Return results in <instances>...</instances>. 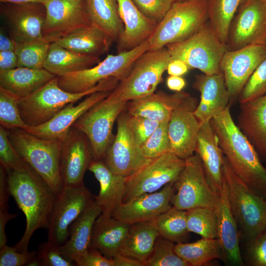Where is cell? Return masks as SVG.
<instances>
[{"mask_svg": "<svg viewBox=\"0 0 266 266\" xmlns=\"http://www.w3.org/2000/svg\"><path fill=\"white\" fill-rule=\"evenodd\" d=\"M193 87L200 94L194 113L201 124L210 121L229 106L230 96L221 71L213 75H196Z\"/></svg>", "mask_w": 266, "mask_h": 266, "instance_id": "24", "label": "cell"}, {"mask_svg": "<svg viewBox=\"0 0 266 266\" xmlns=\"http://www.w3.org/2000/svg\"><path fill=\"white\" fill-rule=\"evenodd\" d=\"M266 93V59L257 67L242 90L238 98L244 103Z\"/></svg>", "mask_w": 266, "mask_h": 266, "instance_id": "46", "label": "cell"}, {"mask_svg": "<svg viewBox=\"0 0 266 266\" xmlns=\"http://www.w3.org/2000/svg\"><path fill=\"white\" fill-rule=\"evenodd\" d=\"M177 255L186 262L189 266H202L212 260L223 256L216 238L201 239L193 242H180L174 245Z\"/></svg>", "mask_w": 266, "mask_h": 266, "instance_id": "37", "label": "cell"}, {"mask_svg": "<svg viewBox=\"0 0 266 266\" xmlns=\"http://www.w3.org/2000/svg\"><path fill=\"white\" fill-rule=\"evenodd\" d=\"M43 39L50 43L91 24L85 0H46Z\"/></svg>", "mask_w": 266, "mask_h": 266, "instance_id": "15", "label": "cell"}, {"mask_svg": "<svg viewBox=\"0 0 266 266\" xmlns=\"http://www.w3.org/2000/svg\"><path fill=\"white\" fill-rule=\"evenodd\" d=\"M174 183L166 185L160 191L121 202L114 210L112 217L129 225L153 220L172 206Z\"/></svg>", "mask_w": 266, "mask_h": 266, "instance_id": "21", "label": "cell"}, {"mask_svg": "<svg viewBox=\"0 0 266 266\" xmlns=\"http://www.w3.org/2000/svg\"><path fill=\"white\" fill-rule=\"evenodd\" d=\"M101 213L100 207L94 200L71 224L67 240L59 246L65 258L75 263L89 247L94 223Z\"/></svg>", "mask_w": 266, "mask_h": 266, "instance_id": "30", "label": "cell"}, {"mask_svg": "<svg viewBox=\"0 0 266 266\" xmlns=\"http://www.w3.org/2000/svg\"><path fill=\"white\" fill-rule=\"evenodd\" d=\"M16 42L1 29L0 32V51L15 50Z\"/></svg>", "mask_w": 266, "mask_h": 266, "instance_id": "59", "label": "cell"}, {"mask_svg": "<svg viewBox=\"0 0 266 266\" xmlns=\"http://www.w3.org/2000/svg\"><path fill=\"white\" fill-rule=\"evenodd\" d=\"M93 160V149L88 138L72 127L62 141L60 171L63 186L84 185V174Z\"/></svg>", "mask_w": 266, "mask_h": 266, "instance_id": "19", "label": "cell"}, {"mask_svg": "<svg viewBox=\"0 0 266 266\" xmlns=\"http://www.w3.org/2000/svg\"><path fill=\"white\" fill-rule=\"evenodd\" d=\"M254 44L266 45V4L262 0H246L241 4L227 35L228 50Z\"/></svg>", "mask_w": 266, "mask_h": 266, "instance_id": "14", "label": "cell"}, {"mask_svg": "<svg viewBox=\"0 0 266 266\" xmlns=\"http://www.w3.org/2000/svg\"><path fill=\"white\" fill-rule=\"evenodd\" d=\"M185 165V160L168 152L152 159L132 175L126 177L123 202L161 189L175 182Z\"/></svg>", "mask_w": 266, "mask_h": 266, "instance_id": "12", "label": "cell"}, {"mask_svg": "<svg viewBox=\"0 0 266 266\" xmlns=\"http://www.w3.org/2000/svg\"><path fill=\"white\" fill-rule=\"evenodd\" d=\"M140 12L149 19L159 23L172 5L179 0H133Z\"/></svg>", "mask_w": 266, "mask_h": 266, "instance_id": "47", "label": "cell"}, {"mask_svg": "<svg viewBox=\"0 0 266 266\" xmlns=\"http://www.w3.org/2000/svg\"><path fill=\"white\" fill-rule=\"evenodd\" d=\"M37 254L43 266H74L75 263L65 258L59 246L47 241L38 246Z\"/></svg>", "mask_w": 266, "mask_h": 266, "instance_id": "49", "label": "cell"}, {"mask_svg": "<svg viewBox=\"0 0 266 266\" xmlns=\"http://www.w3.org/2000/svg\"><path fill=\"white\" fill-rule=\"evenodd\" d=\"M0 162L7 173L24 168L29 164L15 148L5 129L0 126Z\"/></svg>", "mask_w": 266, "mask_h": 266, "instance_id": "44", "label": "cell"}, {"mask_svg": "<svg viewBox=\"0 0 266 266\" xmlns=\"http://www.w3.org/2000/svg\"><path fill=\"white\" fill-rule=\"evenodd\" d=\"M210 123L234 173L252 190L266 197V168L255 147L235 124L230 106Z\"/></svg>", "mask_w": 266, "mask_h": 266, "instance_id": "2", "label": "cell"}, {"mask_svg": "<svg viewBox=\"0 0 266 266\" xmlns=\"http://www.w3.org/2000/svg\"><path fill=\"white\" fill-rule=\"evenodd\" d=\"M130 227V225L113 217H105L100 214L93 226L90 246L112 259L119 253Z\"/></svg>", "mask_w": 266, "mask_h": 266, "instance_id": "31", "label": "cell"}, {"mask_svg": "<svg viewBox=\"0 0 266 266\" xmlns=\"http://www.w3.org/2000/svg\"><path fill=\"white\" fill-rule=\"evenodd\" d=\"M119 80L109 77L101 80L92 88L80 93H71L63 89L56 76L29 96L19 100L21 117L28 126L43 124L70 103L98 91H112Z\"/></svg>", "mask_w": 266, "mask_h": 266, "instance_id": "3", "label": "cell"}, {"mask_svg": "<svg viewBox=\"0 0 266 266\" xmlns=\"http://www.w3.org/2000/svg\"><path fill=\"white\" fill-rule=\"evenodd\" d=\"M195 152L202 162L208 184L214 192L219 194L223 180L224 155L210 121L201 124Z\"/></svg>", "mask_w": 266, "mask_h": 266, "instance_id": "26", "label": "cell"}, {"mask_svg": "<svg viewBox=\"0 0 266 266\" xmlns=\"http://www.w3.org/2000/svg\"><path fill=\"white\" fill-rule=\"evenodd\" d=\"M266 4V0H262Z\"/></svg>", "mask_w": 266, "mask_h": 266, "instance_id": "61", "label": "cell"}, {"mask_svg": "<svg viewBox=\"0 0 266 266\" xmlns=\"http://www.w3.org/2000/svg\"><path fill=\"white\" fill-rule=\"evenodd\" d=\"M198 104L190 95L172 112L168 122V152L184 160L195 152L201 126L194 113Z\"/></svg>", "mask_w": 266, "mask_h": 266, "instance_id": "18", "label": "cell"}, {"mask_svg": "<svg viewBox=\"0 0 266 266\" xmlns=\"http://www.w3.org/2000/svg\"><path fill=\"white\" fill-rule=\"evenodd\" d=\"M17 216L15 214L9 213L8 210L0 209V249L7 245V238L5 233L7 223Z\"/></svg>", "mask_w": 266, "mask_h": 266, "instance_id": "55", "label": "cell"}, {"mask_svg": "<svg viewBox=\"0 0 266 266\" xmlns=\"http://www.w3.org/2000/svg\"><path fill=\"white\" fill-rule=\"evenodd\" d=\"M190 95L184 91L168 94L162 91L127 103L128 114L141 116L159 123L168 121L172 112Z\"/></svg>", "mask_w": 266, "mask_h": 266, "instance_id": "28", "label": "cell"}, {"mask_svg": "<svg viewBox=\"0 0 266 266\" xmlns=\"http://www.w3.org/2000/svg\"><path fill=\"white\" fill-rule=\"evenodd\" d=\"M51 43L44 39L16 43L15 50L18 67L34 69L44 68Z\"/></svg>", "mask_w": 266, "mask_h": 266, "instance_id": "40", "label": "cell"}, {"mask_svg": "<svg viewBox=\"0 0 266 266\" xmlns=\"http://www.w3.org/2000/svg\"><path fill=\"white\" fill-rule=\"evenodd\" d=\"M149 48L147 39L132 50L117 55H108L103 60L90 68L58 76V84L63 89L76 93L88 90L109 77H115L120 81Z\"/></svg>", "mask_w": 266, "mask_h": 266, "instance_id": "8", "label": "cell"}, {"mask_svg": "<svg viewBox=\"0 0 266 266\" xmlns=\"http://www.w3.org/2000/svg\"><path fill=\"white\" fill-rule=\"evenodd\" d=\"M246 0H208V22L220 41L226 45L232 21Z\"/></svg>", "mask_w": 266, "mask_h": 266, "instance_id": "38", "label": "cell"}, {"mask_svg": "<svg viewBox=\"0 0 266 266\" xmlns=\"http://www.w3.org/2000/svg\"><path fill=\"white\" fill-rule=\"evenodd\" d=\"M248 263L252 266H266V228L248 242Z\"/></svg>", "mask_w": 266, "mask_h": 266, "instance_id": "51", "label": "cell"}, {"mask_svg": "<svg viewBox=\"0 0 266 266\" xmlns=\"http://www.w3.org/2000/svg\"></svg>", "mask_w": 266, "mask_h": 266, "instance_id": "62", "label": "cell"}, {"mask_svg": "<svg viewBox=\"0 0 266 266\" xmlns=\"http://www.w3.org/2000/svg\"><path fill=\"white\" fill-rule=\"evenodd\" d=\"M113 42L108 35L91 24L54 42L78 53L100 57L109 51Z\"/></svg>", "mask_w": 266, "mask_h": 266, "instance_id": "33", "label": "cell"}, {"mask_svg": "<svg viewBox=\"0 0 266 266\" xmlns=\"http://www.w3.org/2000/svg\"><path fill=\"white\" fill-rule=\"evenodd\" d=\"M166 84L170 90L180 92L185 86L186 81L181 76L169 75L166 79Z\"/></svg>", "mask_w": 266, "mask_h": 266, "instance_id": "58", "label": "cell"}, {"mask_svg": "<svg viewBox=\"0 0 266 266\" xmlns=\"http://www.w3.org/2000/svg\"><path fill=\"white\" fill-rule=\"evenodd\" d=\"M208 21V0L177 1L148 38L149 50L182 42L197 32Z\"/></svg>", "mask_w": 266, "mask_h": 266, "instance_id": "4", "label": "cell"}, {"mask_svg": "<svg viewBox=\"0 0 266 266\" xmlns=\"http://www.w3.org/2000/svg\"><path fill=\"white\" fill-rule=\"evenodd\" d=\"M88 169L100 184L99 193L94 200L101 209L100 214L112 217L115 209L123 202L126 177L113 172L102 160H93Z\"/></svg>", "mask_w": 266, "mask_h": 266, "instance_id": "27", "label": "cell"}, {"mask_svg": "<svg viewBox=\"0 0 266 266\" xmlns=\"http://www.w3.org/2000/svg\"><path fill=\"white\" fill-rule=\"evenodd\" d=\"M160 236L173 243L186 242L189 232L186 211L172 206L152 220Z\"/></svg>", "mask_w": 266, "mask_h": 266, "instance_id": "39", "label": "cell"}, {"mask_svg": "<svg viewBox=\"0 0 266 266\" xmlns=\"http://www.w3.org/2000/svg\"><path fill=\"white\" fill-rule=\"evenodd\" d=\"M127 122L136 143L140 147L157 129L159 123L150 119L127 115Z\"/></svg>", "mask_w": 266, "mask_h": 266, "instance_id": "48", "label": "cell"}, {"mask_svg": "<svg viewBox=\"0 0 266 266\" xmlns=\"http://www.w3.org/2000/svg\"><path fill=\"white\" fill-rule=\"evenodd\" d=\"M172 60L166 47L145 52L111 91V94L116 99L128 102L154 93Z\"/></svg>", "mask_w": 266, "mask_h": 266, "instance_id": "7", "label": "cell"}, {"mask_svg": "<svg viewBox=\"0 0 266 266\" xmlns=\"http://www.w3.org/2000/svg\"><path fill=\"white\" fill-rule=\"evenodd\" d=\"M1 3L12 4H26L30 3H39L44 4L46 0H0Z\"/></svg>", "mask_w": 266, "mask_h": 266, "instance_id": "60", "label": "cell"}, {"mask_svg": "<svg viewBox=\"0 0 266 266\" xmlns=\"http://www.w3.org/2000/svg\"><path fill=\"white\" fill-rule=\"evenodd\" d=\"M111 91L93 93L76 105L69 103L47 122L25 131L39 138L63 140L75 122L95 104L105 98Z\"/></svg>", "mask_w": 266, "mask_h": 266, "instance_id": "23", "label": "cell"}, {"mask_svg": "<svg viewBox=\"0 0 266 266\" xmlns=\"http://www.w3.org/2000/svg\"><path fill=\"white\" fill-rule=\"evenodd\" d=\"M10 195L8 176L3 167L0 166V209L8 210V201Z\"/></svg>", "mask_w": 266, "mask_h": 266, "instance_id": "53", "label": "cell"}, {"mask_svg": "<svg viewBox=\"0 0 266 266\" xmlns=\"http://www.w3.org/2000/svg\"><path fill=\"white\" fill-rule=\"evenodd\" d=\"M56 76L44 68L17 67L0 72V87L20 100L29 96Z\"/></svg>", "mask_w": 266, "mask_h": 266, "instance_id": "32", "label": "cell"}, {"mask_svg": "<svg viewBox=\"0 0 266 266\" xmlns=\"http://www.w3.org/2000/svg\"><path fill=\"white\" fill-rule=\"evenodd\" d=\"M214 209L217 216L216 239L221 248L223 261L232 266H243L239 247L238 227L230 207L227 185L224 176Z\"/></svg>", "mask_w": 266, "mask_h": 266, "instance_id": "22", "label": "cell"}, {"mask_svg": "<svg viewBox=\"0 0 266 266\" xmlns=\"http://www.w3.org/2000/svg\"><path fill=\"white\" fill-rule=\"evenodd\" d=\"M77 266H115L113 259L104 256L91 246L75 261Z\"/></svg>", "mask_w": 266, "mask_h": 266, "instance_id": "52", "label": "cell"}, {"mask_svg": "<svg viewBox=\"0 0 266 266\" xmlns=\"http://www.w3.org/2000/svg\"><path fill=\"white\" fill-rule=\"evenodd\" d=\"M18 67V59L15 50L0 51V72Z\"/></svg>", "mask_w": 266, "mask_h": 266, "instance_id": "54", "label": "cell"}, {"mask_svg": "<svg viewBox=\"0 0 266 266\" xmlns=\"http://www.w3.org/2000/svg\"><path fill=\"white\" fill-rule=\"evenodd\" d=\"M159 235L152 221L130 225L119 253L136 259L143 266L151 256Z\"/></svg>", "mask_w": 266, "mask_h": 266, "instance_id": "34", "label": "cell"}, {"mask_svg": "<svg viewBox=\"0 0 266 266\" xmlns=\"http://www.w3.org/2000/svg\"><path fill=\"white\" fill-rule=\"evenodd\" d=\"M190 69L188 65L179 60H173L168 64L166 71L169 75L182 76Z\"/></svg>", "mask_w": 266, "mask_h": 266, "instance_id": "56", "label": "cell"}, {"mask_svg": "<svg viewBox=\"0 0 266 266\" xmlns=\"http://www.w3.org/2000/svg\"><path fill=\"white\" fill-rule=\"evenodd\" d=\"M0 13L9 30V35L16 43L44 39L42 29L46 11L39 3H2Z\"/></svg>", "mask_w": 266, "mask_h": 266, "instance_id": "20", "label": "cell"}, {"mask_svg": "<svg viewBox=\"0 0 266 266\" xmlns=\"http://www.w3.org/2000/svg\"><path fill=\"white\" fill-rule=\"evenodd\" d=\"M124 30L117 41V53L133 49L147 39L158 24L145 15L133 0H117Z\"/></svg>", "mask_w": 266, "mask_h": 266, "instance_id": "25", "label": "cell"}, {"mask_svg": "<svg viewBox=\"0 0 266 266\" xmlns=\"http://www.w3.org/2000/svg\"><path fill=\"white\" fill-rule=\"evenodd\" d=\"M94 200L84 185L63 186L54 205L48 228V241L57 246L64 244L69 237L71 224Z\"/></svg>", "mask_w": 266, "mask_h": 266, "instance_id": "13", "label": "cell"}, {"mask_svg": "<svg viewBox=\"0 0 266 266\" xmlns=\"http://www.w3.org/2000/svg\"><path fill=\"white\" fill-rule=\"evenodd\" d=\"M112 259L115 266H143L142 263L136 259L120 253L115 255Z\"/></svg>", "mask_w": 266, "mask_h": 266, "instance_id": "57", "label": "cell"}, {"mask_svg": "<svg viewBox=\"0 0 266 266\" xmlns=\"http://www.w3.org/2000/svg\"><path fill=\"white\" fill-rule=\"evenodd\" d=\"M7 174L10 196L26 219L25 232L13 247L19 252L27 251L35 231L48 229L57 195L29 165Z\"/></svg>", "mask_w": 266, "mask_h": 266, "instance_id": "1", "label": "cell"}, {"mask_svg": "<svg viewBox=\"0 0 266 266\" xmlns=\"http://www.w3.org/2000/svg\"><path fill=\"white\" fill-rule=\"evenodd\" d=\"M127 103L116 99L110 92L73 124L72 127L83 132L88 138L94 160H102L104 157L115 137L112 133L114 122L125 109Z\"/></svg>", "mask_w": 266, "mask_h": 266, "instance_id": "10", "label": "cell"}, {"mask_svg": "<svg viewBox=\"0 0 266 266\" xmlns=\"http://www.w3.org/2000/svg\"><path fill=\"white\" fill-rule=\"evenodd\" d=\"M19 100L0 87V123L6 130L28 127L23 121L19 108Z\"/></svg>", "mask_w": 266, "mask_h": 266, "instance_id": "42", "label": "cell"}, {"mask_svg": "<svg viewBox=\"0 0 266 266\" xmlns=\"http://www.w3.org/2000/svg\"><path fill=\"white\" fill-rule=\"evenodd\" d=\"M37 256V251L19 252L6 245L0 249V266H28Z\"/></svg>", "mask_w": 266, "mask_h": 266, "instance_id": "50", "label": "cell"}, {"mask_svg": "<svg viewBox=\"0 0 266 266\" xmlns=\"http://www.w3.org/2000/svg\"><path fill=\"white\" fill-rule=\"evenodd\" d=\"M237 126L258 154L266 157V93L240 103Z\"/></svg>", "mask_w": 266, "mask_h": 266, "instance_id": "29", "label": "cell"}, {"mask_svg": "<svg viewBox=\"0 0 266 266\" xmlns=\"http://www.w3.org/2000/svg\"><path fill=\"white\" fill-rule=\"evenodd\" d=\"M85 1L91 24L117 42L124 30L117 0H85Z\"/></svg>", "mask_w": 266, "mask_h": 266, "instance_id": "36", "label": "cell"}, {"mask_svg": "<svg viewBox=\"0 0 266 266\" xmlns=\"http://www.w3.org/2000/svg\"><path fill=\"white\" fill-rule=\"evenodd\" d=\"M172 206L188 210L198 207L215 208L219 194L214 192L207 180L203 165L196 153L185 159V166L174 183Z\"/></svg>", "mask_w": 266, "mask_h": 266, "instance_id": "11", "label": "cell"}, {"mask_svg": "<svg viewBox=\"0 0 266 266\" xmlns=\"http://www.w3.org/2000/svg\"><path fill=\"white\" fill-rule=\"evenodd\" d=\"M188 231L207 238H216L217 216L214 208L198 207L186 211Z\"/></svg>", "mask_w": 266, "mask_h": 266, "instance_id": "41", "label": "cell"}, {"mask_svg": "<svg viewBox=\"0 0 266 266\" xmlns=\"http://www.w3.org/2000/svg\"><path fill=\"white\" fill-rule=\"evenodd\" d=\"M114 173L127 177L147 164V158L136 143L127 122V115L117 119V131L102 159Z\"/></svg>", "mask_w": 266, "mask_h": 266, "instance_id": "17", "label": "cell"}, {"mask_svg": "<svg viewBox=\"0 0 266 266\" xmlns=\"http://www.w3.org/2000/svg\"><path fill=\"white\" fill-rule=\"evenodd\" d=\"M166 47L172 60L182 61L190 69H197L207 75L221 72L220 63L228 50L227 45L219 39L208 21L188 38Z\"/></svg>", "mask_w": 266, "mask_h": 266, "instance_id": "9", "label": "cell"}, {"mask_svg": "<svg viewBox=\"0 0 266 266\" xmlns=\"http://www.w3.org/2000/svg\"><path fill=\"white\" fill-rule=\"evenodd\" d=\"M223 174L232 212L248 243L266 228V199L234 173L225 156Z\"/></svg>", "mask_w": 266, "mask_h": 266, "instance_id": "6", "label": "cell"}, {"mask_svg": "<svg viewBox=\"0 0 266 266\" xmlns=\"http://www.w3.org/2000/svg\"><path fill=\"white\" fill-rule=\"evenodd\" d=\"M6 131L18 153L58 195L63 187L60 171L62 141L39 138L21 129Z\"/></svg>", "mask_w": 266, "mask_h": 266, "instance_id": "5", "label": "cell"}, {"mask_svg": "<svg viewBox=\"0 0 266 266\" xmlns=\"http://www.w3.org/2000/svg\"><path fill=\"white\" fill-rule=\"evenodd\" d=\"M100 61V57L78 53L52 42L43 68L59 76L90 68Z\"/></svg>", "mask_w": 266, "mask_h": 266, "instance_id": "35", "label": "cell"}, {"mask_svg": "<svg viewBox=\"0 0 266 266\" xmlns=\"http://www.w3.org/2000/svg\"><path fill=\"white\" fill-rule=\"evenodd\" d=\"M174 243L159 235L143 266H189L175 252Z\"/></svg>", "mask_w": 266, "mask_h": 266, "instance_id": "43", "label": "cell"}, {"mask_svg": "<svg viewBox=\"0 0 266 266\" xmlns=\"http://www.w3.org/2000/svg\"><path fill=\"white\" fill-rule=\"evenodd\" d=\"M168 121L160 123L153 133L140 146L143 154L147 158L153 159L168 152Z\"/></svg>", "mask_w": 266, "mask_h": 266, "instance_id": "45", "label": "cell"}, {"mask_svg": "<svg viewBox=\"0 0 266 266\" xmlns=\"http://www.w3.org/2000/svg\"><path fill=\"white\" fill-rule=\"evenodd\" d=\"M266 59V45L254 44L235 50H227L221 60L223 73L230 101L239 97L259 65Z\"/></svg>", "mask_w": 266, "mask_h": 266, "instance_id": "16", "label": "cell"}]
</instances>
